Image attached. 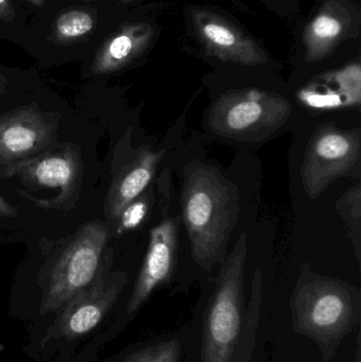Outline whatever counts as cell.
I'll return each mask as SVG.
<instances>
[{"instance_id":"6da1fadb","label":"cell","mask_w":361,"mask_h":362,"mask_svg":"<svg viewBox=\"0 0 361 362\" xmlns=\"http://www.w3.org/2000/svg\"><path fill=\"white\" fill-rule=\"evenodd\" d=\"M246 255L247 238L241 234L187 323L184 362H251L262 315L263 282L258 268L246 304Z\"/></svg>"},{"instance_id":"7a4b0ae2","label":"cell","mask_w":361,"mask_h":362,"mask_svg":"<svg viewBox=\"0 0 361 362\" xmlns=\"http://www.w3.org/2000/svg\"><path fill=\"white\" fill-rule=\"evenodd\" d=\"M292 331L313 341L331 362L361 320V291L303 266L290 300Z\"/></svg>"},{"instance_id":"3957f363","label":"cell","mask_w":361,"mask_h":362,"mask_svg":"<svg viewBox=\"0 0 361 362\" xmlns=\"http://www.w3.org/2000/svg\"><path fill=\"white\" fill-rule=\"evenodd\" d=\"M180 202L193 259L201 269L210 272L222 262L220 252L237 221V189L216 168L191 163Z\"/></svg>"},{"instance_id":"277c9868","label":"cell","mask_w":361,"mask_h":362,"mask_svg":"<svg viewBox=\"0 0 361 362\" xmlns=\"http://www.w3.org/2000/svg\"><path fill=\"white\" fill-rule=\"evenodd\" d=\"M288 100L271 91L241 89L223 95L209 112L210 129L224 137L243 138L277 131L292 114Z\"/></svg>"},{"instance_id":"5b68a950","label":"cell","mask_w":361,"mask_h":362,"mask_svg":"<svg viewBox=\"0 0 361 362\" xmlns=\"http://www.w3.org/2000/svg\"><path fill=\"white\" fill-rule=\"evenodd\" d=\"M108 232L107 226L101 221H93L78 230L55 263L42 301V314L63 308L95 280L101 267Z\"/></svg>"},{"instance_id":"8992f818","label":"cell","mask_w":361,"mask_h":362,"mask_svg":"<svg viewBox=\"0 0 361 362\" xmlns=\"http://www.w3.org/2000/svg\"><path fill=\"white\" fill-rule=\"evenodd\" d=\"M360 131L320 125L307 144L301 168L305 193L315 199L333 181L352 173L360 161Z\"/></svg>"},{"instance_id":"52a82bcc","label":"cell","mask_w":361,"mask_h":362,"mask_svg":"<svg viewBox=\"0 0 361 362\" xmlns=\"http://www.w3.org/2000/svg\"><path fill=\"white\" fill-rule=\"evenodd\" d=\"M0 175L17 176L30 189H57V195L50 199H38L25 194L23 196L47 210H68L78 197L82 182V160L78 148L67 144L23 165L2 170Z\"/></svg>"},{"instance_id":"ba28073f","label":"cell","mask_w":361,"mask_h":362,"mask_svg":"<svg viewBox=\"0 0 361 362\" xmlns=\"http://www.w3.org/2000/svg\"><path fill=\"white\" fill-rule=\"evenodd\" d=\"M163 185L165 187H161L162 219L150 231L148 252L125 305L123 318L126 322L139 313L159 287L170 283L176 274L178 227L182 216L171 214L169 208V182L163 180Z\"/></svg>"},{"instance_id":"9c48e42d","label":"cell","mask_w":361,"mask_h":362,"mask_svg":"<svg viewBox=\"0 0 361 362\" xmlns=\"http://www.w3.org/2000/svg\"><path fill=\"white\" fill-rule=\"evenodd\" d=\"M106 262L95 280L61 308L53 333L67 339L81 337L95 329L116 304L127 283L125 272H108Z\"/></svg>"},{"instance_id":"30bf717a","label":"cell","mask_w":361,"mask_h":362,"mask_svg":"<svg viewBox=\"0 0 361 362\" xmlns=\"http://www.w3.org/2000/svg\"><path fill=\"white\" fill-rule=\"evenodd\" d=\"M55 127L38 110L19 108L0 116V167L23 165L51 150Z\"/></svg>"},{"instance_id":"8fae6325","label":"cell","mask_w":361,"mask_h":362,"mask_svg":"<svg viewBox=\"0 0 361 362\" xmlns=\"http://www.w3.org/2000/svg\"><path fill=\"white\" fill-rule=\"evenodd\" d=\"M191 19L199 42L212 57L242 66L268 63L269 55L264 49L225 17L210 11L195 8Z\"/></svg>"},{"instance_id":"7c38bea8","label":"cell","mask_w":361,"mask_h":362,"mask_svg":"<svg viewBox=\"0 0 361 362\" xmlns=\"http://www.w3.org/2000/svg\"><path fill=\"white\" fill-rule=\"evenodd\" d=\"M360 23V10L349 0H326L304 31L307 62L322 61L341 42L355 37Z\"/></svg>"},{"instance_id":"4fadbf2b","label":"cell","mask_w":361,"mask_h":362,"mask_svg":"<svg viewBox=\"0 0 361 362\" xmlns=\"http://www.w3.org/2000/svg\"><path fill=\"white\" fill-rule=\"evenodd\" d=\"M301 103L316 110L360 105L361 67L351 64L314 78L299 93Z\"/></svg>"},{"instance_id":"5bb4252c","label":"cell","mask_w":361,"mask_h":362,"mask_svg":"<svg viewBox=\"0 0 361 362\" xmlns=\"http://www.w3.org/2000/svg\"><path fill=\"white\" fill-rule=\"evenodd\" d=\"M162 157V151L154 152L148 148H140L116 176L105 202L106 217L112 225L121 211L146 191Z\"/></svg>"},{"instance_id":"9a60e30c","label":"cell","mask_w":361,"mask_h":362,"mask_svg":"<svg viewBox=\"0 0 361 362\" xmlns=\"http://www.w3.org/2000/svg\"><path fill=\"white\" fill-rule=\"evenodd\" d=\"M153 37L154 29L148 23H126L97 51L91 71L95 74H108L123 69L148 49Z\"/></svg>"},{"instance_id":"2e32d148","label":"cell","mask_w":361,"mask_h":362,"mask_svg":"<svg viewBox=\"0 0 361 362\" xmlns=\"http://www.w3.org/2000/svg\"><path fill=\"white\" fill-rule=\"evenodd\" d=\"M188 338L186 323L175 331L140 342L118 362H184Z\"/></svg>"},{"instance_id":"e0dca14e","label":"cell","mask_w":361,"mask_h":362,"mask_svg":"<svg viewBox=\"0 0 361 362\" xmlns=\"http://www.w3.org/2000/svg\"><path fill=\"white\" fill-rule=\"evenodd\" d=\"M97 25V19L91 11L72 8L57 16L53 27V40L59 44H71L90 34Z\"/></svg>"},{"instance_id":"ac0fdd59","label":"cell","mask_w":361,"mask_h":362,"mask_svg":"<svg viewBox=\"0 0 361 362\" xmlns=\"http://www.w3.org/2000/svg\"><path fill=\"white\" fill-rule=\"evenodd\" d=\"M152 196L148 193H142L139 197L129 202L119 214L118 218L114 221V231L117 235H122L127 232L135 230L143 223L148 216L150 208Z\"/></svg>"},{"instance_id":"d6986e66","label":"cell","mask_w":361,"mask_h":362,"mask_svg":"<svg viewBox=\"0 0 361 362\" xmlns=\"http://www.w3.org/2000/svg\"><path fill=\"white\" fill-rule=\"evenodd\" d=\"M14 16L15 11L11 0H0V19L11 21Z\"/></svg>"},{"instance_id":"ffe728a7","label":"cell","mask_w":361,"mask_h":362,"mask_svg":"<svg viewBox=\"0 0 361 362\" xmlns=\"http://www.w3.org/2000/svg\"><path fill=\"white\" fill-rule=\"evenodd\" d=\"M17 211L14 206H11L1 195H0V217L10 218V217L16 216Z\"/></svg>"},{"instance_id":"44dd1931","label":"cell","mask_w":361,"mask_h":362,"mask_svg":"<svg viewBox=\"0 0 361 362\" xmlns=\"http://www.w3.org/2000/svg\"><path fill=\"white\" fill-rule=\"evenodd\" d=\"M31 4H35V6H42L45 4V0H28Z\"/></svg>"},{"instance_id":"7402d4cb","label":"cell","mask_w":361,"mask_h":362,"mask_svg":"<svg viewBox=\"0 0 361 362\" xmlns=\"http://www.w3.org/2000/svg\"><path fill=\"white\" fill-rule=\"evenodd\" d=\"M120 1H131V0H120Z\"/></svg>"}]
</instances>
